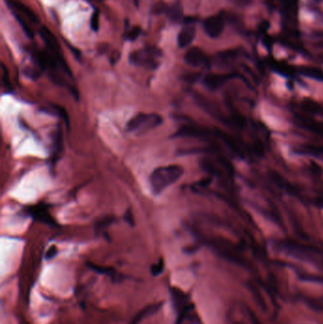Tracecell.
<instances>
[{
    "label": "cell",
    "mask_w": 323,
    "mask_h": 324,
    "mask_svg": "<svg viewBox=\"0 0 323 324\" xmlns=\"http://www.w3.org/2000/svg\"><path fill=\"white\" fill-rule=\"evenodd\" d=\"M183 172V167L179 165H167L155 168L149 177L153 193L160 194L164 190L178 181Z\"/></svg>",
    "instance_id": "6da1fadb"
},
{
    "label": "cell",
    "mask_w": 323,
    "mask_h": 324,
    "mask_svg": "<svg viewBox=\"0 0 323 324\" xmlns=\"http://www.w3.org/2000/svg\"><path fill=\"white\" fill-rule=\"evenodd\" d=\"M162 122V116L157 113H138L129 119L126 130L129 133L142 135L159 126Z\"/></svg>",
    "instance_id": "7a4b0ae2"
},
{
    "label": "cell",
    "mask_w": 323,
    "mask_h": 324,
    "mask_svg": "<svg viewBox=\"0 0 323 324\" xmlns=\"http://www.w3.org/2000/svg\"><path fill=\"white\" fill-rule=\"evenodd\" d=\"M161 55L162 53L159 49L155 47H147L131 52L129 55V62L133 66L153 70L159 67Z\"/></svg>",
    "instance_id": "3957f363"
},
{
    "label": "cell",
    "mask_w": 323,
    "mask_h": 324,
    "mask_svg": "<svg viewBox=\"0 0 323 324\" xmlns=\"http://www.w3.org/2000/svg\"><path fill=\"white\" fill-rule=\"evenodd\" d=\"M39 34L44 41L45 45L47 46L48 51L54 57V59L57 61L59 67L61 69L69 76H71V71L68 68V64L65 61V58L62 54L61 48L59 46V43L56 39V37L51 34V31L47 27H41L39 30Z\"/></svg>",
    "instance_id": "277c9868"
},
{
    "label": "cell",
    "mask_w": 323,
    "mask_h": 324,
    "mask_svg": "<svg viewBox=\"0 0 323 324\" xmlns=\"http://www.w3.org/2000/svg\"><path fill=\"white\" fill-rule=\"evenodd\" d=\"M171 297L174 310L177 315L176 324H180L183 322V319L190 308L188 305V301H189L188 296L182 290L178 289L177 287H171Z\"/></svg>",
    "instance_id": "5b68a950"
},
{
    "label": "cell",
    "mask_w": 323,
    "mask_h": 324,
    "mask_svg": "<svg viewBox=\"0 0 323 324\" xmlns=\"http://www.w3.org/2000/svg\"><path fill=\"white\" fill-rule=\"evenodd\" d=\"M203 28L205 33L209 37L212 39L218 38L224 32L225 19L222 15H215L208 17L207 19H205Z\"/></svg>",
    "instance_id": "8992f818"
},
{
    "label": "cell",
    "mask_w": 323,
    "mask_h": 324,
    "mask_svg": "<svg viewBox=\"0 0 323 324\" xmlns=\"http://www.w3.org/2000/svg\"><path fill=\"white\" fill-rule=\"evenodd\" d=\"M184 60L189 66H191L193 68L208 67L209 64V60L208 56L205 54L204 51L196 47L190 49L185 53Z\"/></svg>",
    "instance_id": "52a82bcc"
},
{
    "label": "cell",
    "mask_w": 323,
    "mask_h": 324,
    "mask_svg": "<svg viewBox=\"0 0 323 324\" xmlns=\"http://www.w3.org/2000/svg\"><path fill=\"white\" fill-rule=\"evenodd\" d=\"M162 305V304L157 303V304H153L149 305L147 306L143 307L139 312H137L136 315L133 317V319L130 321L128 324H139L143 320L147 319L150 316H153L155 314Z\"/></svg>",
    "instance_id": "ba28073f"
},
{
    "label": "cell",
    "mask_w": 323,
    "mask_h": 324,
    "mask_svg": "<svg viewBox=\"0 0 323 324\" xmlns=\"http://www.w3.org/2000/svg\"><path fill=\"white\" fill-rule=\"evenodd\" d=\"M175 136H187V137H200L204 138L208 136V132L203 128H199L193 125H183L176 133Z\"/></svg>",
    "instance_id": "9c48e42d"
},
{
    "label": "cell",
    "mask_w": 323,
    "mask_h": 324,
    "mask_svg": "<svg viewBox=\"0 0 323 324\" xmlns=\"http://www.w3.org/2000/svg\"><path fill=\"white\" fill-rule=\"evenodd\" d=\"M8 5H9L10 9H12L13 11H16L18 14H21V16L27 17L29 20H31V22H33L34 24H36L38 22V17L34 14V11L31 10L26 5H24L20 2H17V1H9Z\"/></svg>",
    "instance_id": "30bf717a"
},
{
    "label": "cell",
    "mask_w": 323,
    "mask_h": 324,
    "mask_svg": "<svg viewBox=\"0 0 323 324\" xmlns=\"http://www.w3.org/2000/svg\"><path fill=\"white\" fill-rule=\"evenodd\" d=\"M195 28L192 26H188L184 28L177 35V45L179 48H186L191 44L195 37Z\"/></svg>",
    "instance_id": "8fae6325"
},
{
    "label": "cell",
    "mask_w": 323,
    "mask_h": 324,
    "mask_svg": "<svg viewBox=\"0 0 323 324\" xmlns=\"http://www.w3.org/2000/svg\"><path fill=\"white\" fill-rule=\"evenodd\" d=\"M298 121H299V124H301V126H303L304 128H305L309 131H312L313 133H316L320 136H323V122L303 118L300 116H298Z\"/></svg>",
    "instance_id": "7c38bea8"
},
{
    "label": "cell",
    "mask_w": 323,
    "mask_h": 324,
    "mask_svg": "<svg viewBox=\"0 0 323 324\" xmlns=\"http://www.w3.org/2000/svg\"><path fill=\"white\" fill-rule=\"evenodd\" d=\"M166 14L173 23H179L183 19V7L179 1H175L167 8Z\"/></svg>",
    "instance_id": "4fadbf2b"
},
{
    "label": "cell",
    "mask_w": 323,
    "mask_h": 324,
    "mask_svg": "<svg viewBox=\"0 0 323 324\" xmlns=\"http://www.w3.org/2000/svg\"><path fill=\"white\" fill-rule=\"evenodd\" d=\"M229 76L227 75H219V74H209L206 76L204 79V85L209 88V89H217L220 87L228 79Z\"/></svg>",
    "instance_id": "5bb4252c"
},
{
    "label": "cell",
    "mask_w": 323,
    "mask_h": 324,
    "mask_svg": "<svg viewBox=\"0 0 323 324\" xmlns=\"http://www.w3.org/2000/svg\"><path fill=\"white\" fill-rule=\"evenodd\" d=\"M247 288L249 290V292L251 293V295H252L256 304L258 305V306L260 307L262 310L266 311L267 310V305L266 304L265 298L263 297V294H262L260 288L256 286L255 284H252V283H247Z\"/></svg>",
    "instance_id": "9a60e30c"
},
{
    "label": "cell",
    "mask_w": 323,
    "mask_h": 324,
    "mask_svg": "<svg viewBox=\"0 0 323 324\" xmlns=\"http://www.w3.org/2000/svg\"><path fill=\"white\" fill-rule=\"evenodd\" d=\"M303 303L311 310L323 313V297H303Z\"/></svg>",
    "instance_id": "2e32d148"
},
{
    "label": "cell",
    "mask_w": 323,
    "mask_h": 324,
    "mask_svg": "<svg viewBox=\"0 0 323 324\" xmlns=\"http://www.w3.org/2000/svg\"><path fill=\"white\" fill-rule=\"evenodd\" d=\"M32 214L34 218L38 221L42 222L44 224H49V225H55L54 219L50 215V213L47 211L45 208H34L32 210Z\"/></svg>",
    "instance_id": "e0dca14e"
},
{
    "label": "cell",
    "mask_w": 323,
    "mask_h": 324,
    "mask_svg": "<svg viewBox=\"0 0 323 324\" xmlns=\"http://www.w3.org/2000/svg\"><path fill=\"white\" fill-rule=\"evenodd\" d=\"M13 15H14L15 18L17 19L18 24L21 26V28H22V30H23V32L25 33V34H26L30 39H33L34 36V32H33V30L28 26V24L26 23L25 19L23 18V16L19 15V14H18L17 12H16V11H13Z\"/></svg>",
    "instance_id": "ac0fdd59"
},
{
    "label": "cell",
    "mask_w": 323,
    "mask_h": 324,
    "mask_svg": "<svg viewBox=\"0 0 323 324\" xmlns=\"http://www.w3.org/2000/svg\"><path fill=\"white\" fill-rule=\"evenodd\" d=\"M303 107L304 109L311 113V114H315V115H320L323 114V108L317 102H312V101H304L303 102Z\"/></svg>",
    "instance_id": "d6986e66"
},
{
    "label": "cell",
    "mask_w": 323,
    "mask_h": 324,
    "mask_svg": "<svg viewBox=\"0 0 323 324\" xmlns=\"http://www.w3.org/2000/svg\"><path fill=\"white\" fill-rule=\"evenodd\" d=\"M303 74L305 75L309 78L312 79H316V80H323V72L319 69V68H305L302 70Z\"/></svg>",
    "instance_id": "ffe728a7"
},
{
    "label": "cell",
    "mask_w": 323,
    "mask_h": 324,
    "mask_svg": "<svg viewBox=\"0 0 323 324\" xmlns=\"http://www.w3.org/2000/svg\"><path fill=\"white\" fill-rule=\"evenodd\" d=\"M299 278L301 281L304 282H309V283H316L323 285V276L319 275H313V274H307V273H301L299 275Z\"/></svg>",
    "instance_id": "44dd1931"
},
{
    "label": "cell",
    "mask_w": 323,
    "mask_h": 324,
    "mask_svg": "<svg viewBox=\"0 0 323 324\" xmlns=\"http://www.w3.org/2000/svg\"><path fill=\"white\" fill-rule=\"evenodd\" d=\"M302 152L304 153H309L316 156L323 157V147L322 146H314V145H305L303 147Z\"/></svg>",
    "instance_id": "7402d4cb"
},
{
    "label": "cell",
    "mask_w": 323,
    "mask_h": 324,
    "mask_svg": "<svg viewBox=\"0 0 323 324\" xmlns=\"http://www.w3.org/2000/svg\"><path fill=\"white\" fill-rule=\"evenodd\" d=\"M88 267L92 270H94L97 273H100V274H104V275H108V276H111V275L115 274V269H113L111 267H102L96 266V265H93V264H88Z\"/></svg>",
    "instance_id": "603a6c76"
},
{
    "label": "cell",
    "mask_w": 323,
    "mask_h": 324,
    "mask_svg": "<svg viewBox=\"0 0 323 324\" xmlns=\"http://www.w3.org/2000/svg\"><path fill=\"white\" fill-rule=\"evenodd\" d=\"M99 21H100V13L99 11H94L90 19V27L94 32H98L99 30L100 27Z\"/></svg>",
    "instance_id": "cb8c5ba5"
},
{
    "label": "cell",
    "mask_w": 323,
    "mask_h": 324,
    "mask_svg": "<svg viewBox=\"0 0 323 324\" xmlns=\"http://www.w3.org/2000/svg\"><path fill=\"white\" fill-rule=\"evenodd\" d=\"M141 33V29L139 27H132L131 29H129V31H127V33L125 34V37L127 40L129 41H135L137 39V37L139 36V34Z\"/></svg>",
    "instance_id": "d4e9b609"
},
{
    "label": "cell",
    "mask_w": 323,
    "mask_h": 324,
    "mask_svg": "<svg viewBox=\"0 0 323 324\" xmlns=\"http://www.w3.org/2000/svg\"><path fill=\"white\" fill-rule=\"evenodd\" d=\"M164 270V261L163 259H159L156 264L151 267V274L153 276H158Z\"/></svg>",
    "instance_id": "484cf974"
},
{
    "label": "cell",
    "mask_w": 323,
    "mask_h": 324,
    "mask_svg": "<svg viewBox=\"0 0 323 324\" xmlns=\"http://www.w3.org/2000/svg\"><path fill=\"white\" fill-rule=\"evenodd\" d=\"M112 222H113V218H111V217H104L103 219L100 220V221L96 224V227H97L98 229H105L108 226H110L112 224Z\"/></svg>",
    "instance_id": "4316f807"
},
{
    "label": "cell",
    "mask_w": 323,
    "mask_h": 324,
    "mask_svg": "<svg viewBox=\"0 0 323 324\" xmlns=\"http://www.w3.org/2000/svg\"><path fill=\"white\" fill-rule=\"evenodd\" d=\"M2 72H3V82L4 85H6V87H11V84L9 81V72L7 70V68L5 67L4 64H2Z\"/></svg>",
    "instance_id": "83f0119b"
},
{
    "label": "cell",
    "mask_w": 323,
    "mask_h": 324,
    "mask_svg": "<svg viewBox=\"0 0 323 324\" xmlns=\"http://www.w3.org/2000/svg\"><path fill=\"white\" fill-rule=\"evenodd\" d=\"M57 254H58V248H57V247L51 246V248L48 249L47 253H46V259L47 260H51V259H53Z\"/></svg>",
    "instance_id": "f1b7e54d"
},
{
    "label": "cell",
    "mask_w": 323,
    "mask_h": 324,
    "mask_svg": "<svg viewBox=\"0 0 323 324\" xmlns=\"http://www.w3.org/2000/svg\"><path fill=\"white\" fill-rule=\"evenodd\" d=\"M124 219H125V221L127 222L129 225H131V226H134V225H135L134 216H133V214H132L131 210H128L125 212V214H124Z\"/></svg>",
    "instance_id": "f546056e"
},
{
    "label": "cell",
    "mask_w": 323,
    "mask_h": 324,
    "mask_svg": "<svg viewBox=\"0 0 323 324\" xmlns=\"http://www.w3.org/2000/svg\"><path fill=\"white\" fill-rule=\"evenodd\" d=\"M247 313H248V317H249V320H250L251 324H263L260 322V320L257 318V316H256L255 314L252 311L248 310Z\"/></svg>",
    "instance_id": "4dcf8cb0"
},
{
    "label": "cell",
    "mask_w": 323,
    "mask_h": 324,
    "mask_svg": "<svg viewBox=\"0 0 323 324\" xmlns=\"http://www.w3.org/2000/svg\"><path fill=\"white\" fill-rule=\"evenodd\" d=\"M68 47H69L72 51H77V50H75L74 48H72V47L70 46V44H68ZM73 54L75 55V57H77V59H80V57H81V54H80V52H74Z\"/></svg>",
    "instance_id": "1f68e13d"
}]
</instances>
